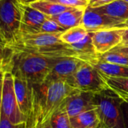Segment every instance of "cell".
<instances>
[{"label":"cell","mask_w":128,"mask_h":128,"mask_svg":"<svg viewBox=\"0 0 128 128\" xmlns=\"http://www.w3.org/2000/svg\"><path fill=\"white\" fill-rule=\"evenodd\" d=\"M38 128H52L50 125L49 123L48 124H43V125H41V126H38Z\"/></svg>","instance_id":"obj_34"},{"label":"cell","mask_w":128,"mask_h":128,"mask_svg":"<svg viewBox=\"0 0 128 128\" xmlns=\"http://www.w3.org/2000/svg\"><path fill=\"white\" fill-rule=\"evenodd\" d=\"M89 32L82 25L66 30L60 36V39L63 44H73L83 40Z\"/></svg>","instance_id":"obj_19"},{"label":"cell","mask_w":128,"mask_h":128,"mask_svg":"<svg viewBox=\"0 0 128 128\" xmlns=\"http://www.w3.org/2000/svg\"><path fill=\"white\" fill-rule=\"evenodd\" d=\"M14 91L20 112L26 120L35 112V90L28 81L14 77Z\"/></svg>","instance_id":"obj_8"},{"label":"cell","mask_w":128,"mask_h":128,"mask_svg":"<svg viewBox=\"0 0 128 128\" xmlns=\"http://www.w3.org/2000/svg\"><path fill=\"white\" fill-rule=\"evenodd\" d=\"M119 46H126V47H128V39H127V40L123 41L122 43H121Z\"/></svg>","instance_id":"obj_35"},{"label":"cell","mask_w":128,"mask_h":128,"mask_svg":"<svg viewBox=\"0 0 128 128\" xmlns=\"http://www.w3.org/2000/svg\"><path fill=\"white\" fill-rule=\"evenodd\" d=\"M30 6L37 9L38 11L41 12L44 14L48 17H54L64 12H66L68 10H71L75 8H69L61 5H58L51 2H49L48 0H40V1H36Z\"/></svg>","instance_id":"obj_18"},{"label":"cell","mask_w":128,"mask_h":128,"mask_svg":"<svg viewBox=\"0 0 128 128\" xmlns=\"http://www.w3.org/2000/svg\"><path fill=\"white\" fill-rule=\"evenodd\" d=\"M96 112L102 128H125L122 101L110 90L94 94Z\"/></svg>","instance_id":"obj_4"},{"label":"cell","mask_w":128,"mask_h":128,"mask_svg":"<svg viewBox=\"0 0 128 128\" xmlns=\"http://www.w3.org/2000/svg\"><path fill=\"white\" fill-rule=\"evenodd\" d=\"M48 1L69 8H86L89 3V0H48Z\"/></svg>","instance_id":"obj_23"},{"label":"cell","mask_w":128,"mask_h":128,"mask_svg":"<svg viewBox=\"0 0 128 128\" xmlns=\"http://www.w3.org/2000/svg\"><path fill=\"white\" fill-rule=\"evenodd\" d=\"M113 50H116L119 52H121L126 55L128 56V47H126V46H118L117 48H115Z\"/></svg>","instance_id":"obj_30"},{"label":"cell","mask_w":128,"mask_h":128,"mask_svg":"<svg viewBox=\"0 0 128 128\" xmlns=\"http://www.w3.org/2000/svg\"><path fill=\"white\" fill-rule=\"evenodd\" d=\"M2 112L14 124L26 121V118L20 110L14 86V76L5 72L2 94Z\"/></svg>","instance_id":"obj_6"},{"label":"cell","mask_w":128,"mask_h":128,"mask_svg":"<svg viewBox=\"0 0 128 128\" xmlns=\"http://www.w3.org/2000/svg\"><path fill=\"white\" fill-rule=\"evenodd\" d=\"M90 33L92 42L96 54L102 55L112 50L122 43L124 29L113 28Z\"/></svg>","instance_id":"obj_7"},{"label":"cell","mask_w":128,"mask_h":128,"mask_svg":"<svg viewBox=\"0 0 128 128\" xmlns=\"http://www.w3.org/2000/svg\"><path fill=\"white\" fill-rule=\"evenodd\" d=\"M47 18L48 16L32 8L30 5L22 4V20L20 35L38 33L41 26Z\"/></svg>","instance_id":"obj_12"},{"label":"cell","mask_w":128,"mask_h":128,"mask_svg":"<svg viewBox=\"0 0 128 128\" xmlns=\"http://www.w3.org/2000/svg\"><path fill=\"white\" fill-rule=\"evenodd\" d=\"M94 66L100 73L104 76L119 78H128V67L118 65L114 63H110L102 61H97L92 65Z\"/></svg>","instance_id":"obj_16"},{"label":"cell","mask_w":128,"mask_h":128,"mask_svg":"<svg viewBox=\"0 0 128 128\" xmlns=\"http://www.w3.org/2000/svg\"><path fill=\"white\" fill-rule=\"evenodd\" d=\"M83 61L71 58H56L54 65L44 82H66L69 84Z\"/></svg>","instance_id":"obj_10"},{"label":"cell","mask_w":128,"mask_h":128,"mask_svg":"<svg viewBox=\"0 0 128 128\" xmlns=\"http://www.w3.org/2000/svg\"><path fill=\"white\" fill-rule=\"evenodd\" d=\"M36 1H40V0H36Z\"/></svg>","instance_id":"obj_39"},{"label":"cell","mask_w":128,"mask_h":128,"mask_svg":"<svg viewBox=\"0 0 128 128\" xmlns=\"http://www.w3.org/2000/svg\"><path fill=\"white\" fill-rule=\"evenodd\" d=\"M72 128H94L100 124L96 109L89 110L70 118Z\"/></svg>","instance_id":"obj_17"},{"label":"cell","mask_w":128,"mask_h":128,"mask_svg":"<svg viewBox=\"0 0 128 128\" xmlns=\"http://www.w3.org/2000/svg\"><path fill=\"white\" fill-rule=\"evenodd\" d=\"M10 54V50L6 47V43L3 42L2 38L0 37V60L3 62L8 58Z\"/></svg>","instance_id":"obj_26"},{"label":"cell","mask_w":128,"mask_h":128,"mask_svg":"<svg viewBox=\"0 0 128 128\" xmlns=\"http://www.w3.org/2000/svg\"><path fill=\"white\" fill-rule=\"evenodd\" d=\"M108 90L124 102H128V78H112L102 74Z\"/></svg>","instance_id":"obj_15"},{"label":"cell","mask_w":128,"mask_h":128,"mask_svg":"<svg viewBox=\"0 0 128 128\" xmlns=\"http://www.w3.org/2000/svg\"><path fill=\"white\" fill-rule=\"evenodd\" d=\"M123 1L126 2H128V0H123Z\"/></svg>","instance_id":"obj_38"},{"label":"cell","mask_w":128,"mask_h":128,"mask_svg":"<svg viewBox=\"0 0 128 128\" xmlns=\"http://www.w3.org/2000/svg\"><path fill=\"white\" fill-rule=\"evenodd\" d=\"M116 28H118V29H127L128 28V20H126L123 24L118 25Z\"/></svg>","instance_id":"obj_31"},{"label":"cell","mask_w":128,"mask_h":128,"mask_svg":"<svg viewBox=\"0 0 128 128\" xmlns=\"http://www.w3.org/2000/svg\"><path fill=\"white\" fill-rule=\"evenodd\" d=\"M0 128H25V122L20 124H14L2 112L0 119Z\"/></svg>","instance_id":"obj_24"},{"label":"cell","mask_w":128,"mask_h":128,"mask_svg":"<svg viewBox=\"0 0 128 128\" xmlns=\"http://www.w3.org/2000/svg\"><path fill=\"white\" fill-rule=\"evenodd\" d=\"M94 128H102V126H101V124H100L99 126H96V127H94Z\"/></svg>","instance_id":"obj_37"},{"label":"cell","mask_w":128,"mask_h":128,"mask_svg":"<svg viewBox=\"0 0 128 128\" xmlns=\"http://www.w3.org/2000/svg\"><path fill=\"white\" fill-rule=\"evenodd\" d=\"M4 75H5V72L3 71L0 74V119H1V114H2V94Z\"/></svg>","instance_id":"obj_29"},{"label":"cell","mask_w":128,"mask_h":128,"mask_svg":"<svg viewBox=\"0 0 128 128\" xmlns=\"http://www.w3.org/2000/svg\"><path fill=\"white\" fill-rule=\"evenodd\" d=\"M3 71V60H0V74Z\"/></svg>","instance_id":"obj_36"},{"label":"cell","mask_w":128,"mask_h":128,"mask_svg":"<svg viewBox=\"0 0 128 128\" xmlns=\"http://www.w3.org/2000/svg\"><path fill=\"white\" fill-rule=\"evenodd\" d=\"M22 3L19 0H0V37L6 46L20 35Z\"/></svg>","instance_id":"obj_3"},{"label":"cell","mask_w":128,"mask_h":128,"mask_svg":"<svg viewBox=\"0 0 128 128\" xmlns=\"http://www.w3.org/2000/svg\"><path fill=\"white\" fill-rule=\"evenodd\" d=\"M66 30L63 29L57 23L53 20L50 18L48 17L40 27L39 32L42 33H62ZM38 32V33H39Z\"/></svg>","instance_id":"obj_22"},{"label":"cell","mask_w":128,"mask_h":128,"mask_svg":"<svg viewBox=\"0 0 128 128\" xmlns=\"http://www.w3.org/2000/svg\"><path fill=\"white\" fill-rule=\"evenodd\" d=\"M123 23L124 21L120 20L96 12L93 8L88 6L84 13L82 26L89 32H94L99 30L116 28Z\"/></svg>","instance_id":"obj_11"},{"label":"cell","mask_w":128,"mask_h":128,"mask_svg":"<svg viewBox=\"0 0 128 128\" xmlns=\"http://www.w3.org/2000/svg\"><path fill=\"white\" fill-rule=\"evenodd\" d=\"M99 60L102 62L114 63L128 67V56L116 50H112L102 55H99Z\"/></svg>","instance_id":"obj_20"},{"label":"cell","mask_w":128,"mask_h":128,"mask_svg":"<svg viewBox=\"0 0 128 128\" xmlns=\"http://www.w3.org/2000/svg\"><path fill=\"white\" fill-rule=\"evenodd\" d=\"M56 60V58L38 52L11 50L10 56L3 62V72H10L14 77L25 79L33 85L41 84L48 78Z\"/></svg>","instance_id":"obj_1"},{"label":"cell","mask_w":128,"mask_h":128,"mask_svg":"<svg viewBox=\"0 0 128 128\" xmlns=\"http://www.w3.org/2000/svg\"><path fill=\"white\" fill-rule=\"evenodd\" d=\"M70 84L80 92L98 94L108 88L101 73L90 64L83 62Z\"/></svg>","instance_id":"obj_5"},{"label":"cell","mask_w":128,"mask_h":128,"mask_svg":"<svg viewBox=\"0 0 128 128\" xmlns=\"http://www.w3.org/2000/svg\"><path fill=\"white\" fill-rule=\"evenodd\" d=\"M35 110L38 126L48 124L70 96L79 92L66 82H44L33 85Z\"/></svg>","instance_id":"obj_2"},{"label":"cell","mask_w":128,"mask_h":128,"mask_svg":"<svg viewBox=\"0 0 128 128\" xmlns=\"http://www.w3.org/2000/svg\"><path fill=\"white\" fill-rule=\"evenodd\" d=\"M48 123L52 128H72L70 118L63 111H57Z\"/></svg>","instance_id":"obj_21"},{"label":"cell","mask_w":128,"mask_h":128,"mask_svg":"<svg viewBox=\"0 0 128 128\" xmlns=\"http://www.w3.org/2000/svg\"><path fill=\"white\" fill-rule=\"evenodd\" d=\"M121 110L125 128H128V102H121Z\"/></svg>","instance_id":"obj_28"},{"label":"cell","mask_w":128,"mask_h":128,"mask_svg":"<svg viewBox=\"0 0 128 128\" xmlns=\"http://www.w3.org/2000/svg\"><path fill=\"white\" fill-rule=\"evenodd\" d=\"M85 9L86 8H75L64 12L56 16L50 17V18L63 29L68 30L82 25Z\"/></svg>","instance_id":"obj_13"},{"label":"cell","mask_w":128,"mask_h":128,"mask_svg":"<svg viewBox=\"0 0 128 128\" xmlns=\"http://www.w3.org/2000/svg\"><path fill=\"white\" fill-rule=\"evenodd\" d=\"M96 108L94 94L79 91L66 98L58 111L65 112L70 118H73L81 113Z\"/></svg>","instance_id":"obj_9"},{"label":"cell","mask_w":128,"mask_h":128,"mask_svg":"<svg viewBox=\"0 0 128 128\" xmlns=\"http://www.w3.org/2000/svg\"><path fill=\"white\" fill-rule=\"evenodd\" d=\"M38 124L36 112H34L25 122V128H38Z\"/></svg>","instance_id":"obj_27"},{"label":"cell","mask_w":128,"mask_h":128,"mask_svg":"<svg viewBox=\"0 0 128 128\" xmlns=\"http://www.w3.org/2000/svg\"><path fill=\"white\" fill-rule=\"evenodd\" d=\"M116 0H89L88 7L92 8H96L102 6H107Z\"/></svg>","instance_id":"obj_25"},{"label":"cell","mask_w":128,"mask_h":128,"mask_svg":"<svg viewBox=\"0 0 128 128\" xmlns=\"http://www.w3.org/2000/svg\"><path fill=\"white\" fill-rule=\"evenodd\" d=\"M127 39H128V28L124 29V33H123V41L127 40Z\"/></svg>","instance_id":"obj_33"},{"label":"cell","mask_w":128,"mask_h":128,"mask_svg":"<svg viewBox=\"0 0 128 128\" xmlns=\"http://www.w3.org/2000/svg\"><path fill=\"white\" fill-rule=\"evenodd\" d=\"M19 1L22 3V4H25V5H30L35 2H36V0H19Z\"/></svg>","instance_id":"obj_32"},{"label":"cell","mask_w":128,"mask_h":128,"mask_svg":"<svg viewBox=\"0 0 128 128\" xmlns=\"http://www.w3.org/2000/svg\"><path fill=\"white\" fill-rule=\"evenodd\" d=\"M93 9L96 12L108 15L124 22L128 20V2L123 0H116L107 6Z\"/></svg>","instance_id":"obj_14"}]
</instances>
